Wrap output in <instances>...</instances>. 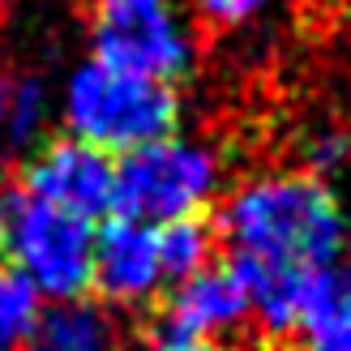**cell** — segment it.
Wrapping results in <instances>:
<instances>
[{
    "label": "cell",
    "instance_id": "1",
    "mask_svg": "<svg viewBox=\"0 0 351 351\" xmlns=\"http://www.w3.org/2000/svg\"><path fill=\"white\" fill-rule=\"evenodd\" d=\"M223 236L240 257L326 270L347 244V219L317 176L278 171L236 189L223 206Z\"/></svg>",
    "mask_w": 351,
    "mask_h": 351
},
{
    "label": "cell",
    "instance_id": "2",
    "mask_svg": "<svg viewBox=\"0 0 351 351\" xmlns=\"http://www.w3.org/2000/svg\"><path fill=\"white\" fill-rule=\"evenodd\" d=\"M180 120V99L167 82L120 73L108 64H82L64 90L69 137L99 150H133L146 142L171 137Z\"/></svg>",
    "mask_w": 351,
    "mask_h": 351
},
{
    "label": "cell",
    "instance_id": "3",
    "mask_svg": "<svg viewBox=\"0 0 351 351\" xmlns=\"http://www.w3.org/2000/svg\"><path fill=\"white\" fill-rule=\"evenodd\" d=\"M0 257L51 300L90 291L95 223L39 202L26 189L0 193Z\"/></svg>",
    "mask_w": 351,
    "mask_h": 351
},
{
    "label": "cell",
    "instance_id": "4",
    "mask_svg": "<svg viewBox=\"0 0 351 351\" xmlns=\"http://www.w3.org/2000/svg\"><path fill=\"white\" fill-rule=\"evenodd\" d=\"M219 189V159L197 142L159 137L125 150L116 163L112 210L120 219L159 227L184 215H202Z\"/></svg>",
    "mask_w": 351,
    "mask_h": 351
},
{
    "label": "cell",
    "instance_id": "5",
    "mask_svg": "<svg viewBox=\"0 0 351 351\" xmlns=\"http://www.w3.org/2000/svg\"><path fill=\"white\" fill-rule=\"evenodd\" d=\"M90 43L99 64L167 86L193 64V43L176 22L171 0H95Z\"/></svg>",
    "mask_w": 351,
    "mask_h": 351
},
{
    "label": "cell",
    "instance_id": "6",
    "mask_svg": "<svg viewBox=\"0 0 351 351\" xmlns=\"http://www.w3.org/2000/svg\"><path fill=\"white\" fill-rule=\"evenodd\" d=\"M171 287L176 291L150 322L154 351L184 347V343H215L219 335H232L236 326L249 322V291H244L232 261L206 266Z\"/></svg>",
    "mask_w": 351,
    "mask_h": 351
},
{
    "label": "cell",
    "instance_id": "7",
    "mask_svg": "<svg viewBox=\"0 0 351 351\" xmlns=\"http://www.w3.org/2000/svg\"><path fill=\"white\" fill-rule=\"evenodd\" d=\"M112 184H116V163L108 159V150L77 142V137H56V142L30 150L17 189L95 223L112 210Z\"/></svg>",
    "mask_w": 351,
    "mask_h": 351
},
{
    "label": "cell",
    "instance_id": "8",
    "mask_svg": "<svg viewBox=\"0 0 351 351\" xmlns=\"http://www.w3.org/2000/svg\"><path fill=\"white\" fill-rule=\"evenodd\" d=\"M90 287L103 295V304H146L163 287L159 249H154V227L133 219H112L95 227V266Z\"/></svg>",
    "mask_w": 351,
    "mask_h": 351
},
{
    "label": "cell",
    "instance_id": "9",
    "mask_svg": "<svg viewBox=\"0 0 351 351\" xmlns=\"http://www.w3.org/2000/svg\"><path fill=\"white\" fill-rule=\"evenodd\" d=\"M232 266L240 274L244 291H249V317L274 339L295 335L317 270L283 266V261H257V257H240V253H232Z\"/></svg>",
    "mask_w": 351,
    "mask_h": 351
},
{
    "label": "cell",
    "instance_id": "10",
    "mask_svg": "<svg viewBox=\"0 0 351 351\" xmlns=\"http://www.w3.org/2000/svg\"><path fill=\"white\" fill-rule=\"evenodd\" d=\"M17 351H120V326L99 300H51Z\"/></svg>",
    "mask_w": 351,
    "mask_h": 351
},
{
    "label": "cell",
    "instance_id": "11",
    "mask_svg": "<svg viewBox=\"0 0 351 351\" xmlns=\"http://www.w3.org/2000/svg\"><path fill=\"white\" fill-rule=\"evenodd\" d=\"M295 335L304 351H351V270H317Z\"/></svg>",
    "mask_w": 351,
    "mask_h": 351
},
{
    "label": "cell",
    "instance_id": "12",
    "mask_svg": "<svg viewBox=\"0 0 351 351\" xmlns=\"http://www.w3.org/2000/svg\"><path fill=\"white\" fill-rule=\"evenodd\" d=\"M215 244L219 227L206 215H184L154 227V249H159V270L163 283H184L189 274L215 266Z\"/></svg>",
    "mask_w": 351,
    "mask_h": 351
},
{
    "label": "cell",
    "instance_id": "13",
    "mask_svg": "<svg viewBox=\"0 0 351 351\" xmlns=\"http://www.w3.org/2000/svg\"><path fill=\"white\" fill-rule=\"evenodd\" d=\"M43 313V291L22 270L0 266V351H17Z\"/></svg>",
    "mask_w": 351,
    "mask_h": 351
},
{
    "label": "cell",
    "instance_id": "14",
    "mask_svg": "<svg viewBox=\"0 0 351 351\" xmlns=\"http://www.w3.org/2000/svg\"><path fill=\"white\" fill-rule=\"evenodd\" d=\"M43 120H47V95H43V86L34 82V77L13 82L9 86V99H5V120H0V129L9 133V142L30 150L43 137Z\"/></svg>",
    "mask_w": 351,
    "mask_h": 351
},
{
    "label": "cell",
    "instance_id": "15",
    "mask_svg": "<svg viewBox=\"0 0 351 351\" xmlns=\"http://www.w3.org/2000/svg\"><path fill=\"white\" fill-rule=\"evenodd\" d=\"M261 5H266V0H193L197 17L206 26H215V30H232L240 22H249Z\"/></svg>",
    "mask_w": 351,
    "mask_h": 351
},
{
    "label": "cell",
    "instance_id": "16",
    "mask_svg": "<svg viewBox=\"0 0 351 351\" xmlns=\"http://www.w3.org/2000/svg\"><path fill=\"white\" fill-rule=\"evenodd\" d=\"M347 150H351V142L343 133H322V137L308 142V167L313 171H335V167L347 163Z\"/></svg>",
    "mask_w": 351,
    "mask_h": 351
},
{
    "label": "cell",
    "instance_id": "17",
    "mask_svg": "<svg viewBox=\"0 0 351 351\" xmlns=\"http://www.w3.org/2000/svg\"><path fill=\"white\" fill-rule=\"evenodd\" d=\"M167 351H232L223 343H184V347H167Z\"/></svg>",
    "mask_w": 351,
    "mask_h": 351
},
{
    "label": "cell",
    "instance_id": "18",
    "mask_svg": "<svg viewBox=\"0 0 351 351\" xmlns=\"http://www.w3.org/2000/svg\"><path fill=\"white\" fill-rule=\"evenodd\" d=\"M5 5H9V0H0V13H5Z\"/></svg>",
    "mask_w": 351,
    "mask_h": 351
},
{
    "label": "cell",
    "instance_id": "19",
    "mask_svg": "<svg viewBox=\"0 0 351 351\" xmlns=\"http://www.w3.org/2000/svg\"><path fill=\"white\" fill-rule=\"evenodd\" d=\"M0 171H5V167H0Z\"/></svg>",
    "mask_w": 351,
    "mask_h": 351
}]
</instances>
